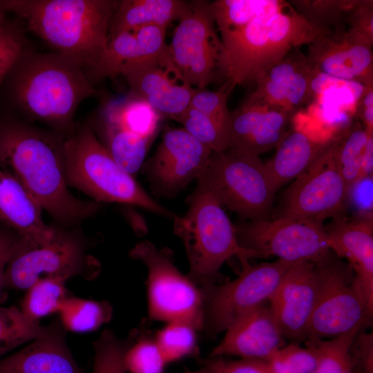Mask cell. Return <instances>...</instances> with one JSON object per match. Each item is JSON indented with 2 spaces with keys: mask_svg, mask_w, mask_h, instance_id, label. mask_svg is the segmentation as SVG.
I'll return each instance as SVG.
<instances>
[{
  "mask_svg": "<svg viewBox=\"0 0 373 373\" xmlns=\"http://www.w3.org/2000/svg\"><path fill=\"white\" fill-rule=\"evenodd\" d=\"M346 26L373 43V1L352 0L344 18Z\"/></svg>",
  "mask_w": 373,
  "mask_h": 373,
  "instance_id": "ee69618b",
  "label": "cell"
},
{
  "mask_svg": "<svg viewBox=\"0 0 373 373\" xmlns=\"http://www.w3.org/2000/svg\"><path fill=\"white\" fill-rule=\"evenodd\" d=\"M131 258L142 262L147 269L149 319L166 323H186L202 331L204 321L202 289L174 265L169 253L150 241L135 245Z\"/></svg>",
  "mask_w": 373,
  "mask_h": 373,
  "instance_id": "9c48e42d",
  "label": "cell"
},
{
  "mask_svg": "<svg viewBox=\"0 0 373 373\" xmlns=\"http://www.w3.org/2000/svg\"><path fill=\"white\" fill-rule=\"evenodd\" d=\"M21 242V238L0 233V292L4 288V277L10 260Z\"/></svg>",
  "mask_w": 373,
  "mask_h": 373,
  "instance_id": "681fc988",
  "label": "cell"
},
{
  "mask_svg": "<svg viewBox=\"0 0 373 373\" xmlns=\"http://www.w3.org/2000/svg\"><path fill=\"white\" fill-rule=\"evenodd\" d=\"M370 134L373 133L357 121L333 137L335 160L347 189L361 178L363 157Z\"/></svg>",
  "mask_w": 373,
  "mask_h": 373,
  "instance_id": "f1b7e54d",
  "label": "cell"
},
{
  "mask_svg": "<svg viewBox=\"0 0 373 373\" xmlns=\"http://www.w3.org/2000/svg\"><path fill=\"white\" fill-rule=\"evenodd\" d=\"M352 0H293L291 6L307 22L331 33L347 28L345 12Z\"/></svg>",
  "mask_w": 373,
  "mask_h": 373,
  "instance_id": "836d02e7",
  "label": "cell"
},
{
  "mask_svg": "<svg viewBox=\"0 0 373 373\" xmlns=\"http://www.w3.org/2000/svg\"><path fill=\"white\" fill-rule=\"evenodd\" d=\"M211 152L183 128L167 126L147 165L155 192L166 197L176 195L199 178Z\"/></svg>",
  "mask_w": 373,
  "mask_h": 373,
  "instance_id": "9a60e30c",
  "label": "cell"
},
{
  "mask_svg": "<svg viewBox=\"0 0 373 373\" xmlns=\"http://www.w3.org/2000/svg\"><path fill=\"white\" fill-rule=\"evenodd\" d=\"M233 88L229 82H226L216 91L195 88L189 107L229 126L231 111L227 107V99Z\"/></svg>",
  "mask_w": 373,
  "mask_h": 373,
  "instance_id": "7bdbcfd3",
  "label": "cell"
},
{
  "mask_svg": "<svg viewBox=\"0 0 373 373\" xmlns=\"http://www.w3.org/2000/svg\"><path fill=\"white\" fill-rule=\"evenodd\" d=\"M314 262L301 261L285 275L269 300L284 338L305 341L318 296Z\"/></svg>",
  "mask_w": 373,
  "mask_h": 373,
  "instance_id": "e0dca14e",
  "label": "cell"
},
{
  "mask_svg": "<svg viewBox=\"0 0 373 373\" xmlns=\"http://www.w3.org/2000/svg\"><path fill=\"white\" fill-rule=\"evenodd\" d=\"M347 186L336 164L333 137L315 161L286 189L277 217L323 223L341 216Z\"/></svg>",
  "mask_w": 373,
  "mask_h": 373,
  "instance_id": "4fadbf2b",
  "label": "cell"
},
{
  "mask_svg": "<svg viewBox=\"0 0 373 373\" xmlns=\"http://www.w3.org/2000/svg\"><path fill=\"white\" fill-rule=\"evenodd\" d=\"M124 363L128 373H164L167 363L149 332L133 334Z\"/></svg>",
  "mask_w": 373,
  "mask_h": 373,
  "instance_id": "74e56055",
  "label": "cell"
},
{
  "mask_svg": "<svg viewBox=\"0 0 373 373\" xmlns=\"http://www.w3.org/2000/svg\"><path fill=\"white\" fill-rule=\"evenodd\" d=\"M204 365L213 373H271L266 363L259 360L209 357L204 361Z\"/></svg>",
  "mask_w": 373,
  "mask_h": 373,
  "instance_id": "bcb514c9",
  "label": "cell"
},
{
  "mask_svg": "<svg viewBox=\"0 0 373 373\" xmlns=\"http://www.w3.org/2000/svg\"><path fill=\"white\" fill-rule=\"evenodd\" d=\"M299 262H247L234 280L201 287L204 295L202 331L209 337H215L243 315L269 302L285 275Z\"/></svg>",
  "mask_w": 373,
  "mask_h": 373,
  "instance_id": "30bf717a",
  "label": "cell"
},
{
  "mask_svg": "<svg viewBox=\"0 0 373 373\" xmlns=\"http://www.w3.org/2000/svg\"><path fill=\"white\" fill-rule=\"evenodd\" d=\"M42 209L25 187L0 166V223L30 246L51 242L57 231L43 220Z\"/></svg>",
  "mask_w": 373,
  "mask_h": 373,
  "instance_id": "7402d4cb",
  "label": "cell"
},
{
  "mask_svg": "<svg viewBox=\"0 0 373 373\" xmlns=\"http://www.w3.org/2000/svg\"><path fill=\"white\" fill-rule=\"evenodd\" d=\"M63 156L68 186L96 201L127 204L164 217H177L116 163L90 126L73 129L64 137Z\"/></svg>",
  "mask_w": 373,
  "mask_h": 373,
  "instance_id": "5b68a950",
  "label": "cell"
},
{
  "mask_svg": "<svg viewBox=\"0 0 373 373\" xmlns=\"http://www.w3.org/2000/svg\"><path fill=\"white\" fill-rule=\"evenodd\" d=\"M103 144L116 163L133 175L141 168L153 141L101 119Z\"/></svg>",
  "mask_w": 373,
  "mask_h": 373,
  "instance_id": "83f0119b",
  "label": "cell"
},
{
  "mask_svg": "<svg viewBox=\"0 0 373 373\" xmlns=\"http://www.w3.org/2000/svg\"><path fill=\"white\" fill-rule=\"evenodd\" d=\"M0 373H83L64 336L52 326L45 336L0 358Z\"/></svg>",
  "mask_w": 373,
  "mask_h": 373,
  "instance_id": "603a6c76",
  "label": "cell"
},
{
  "mask_svg": "<svg viewBox=\"0 0 373 373\" xmlns=\"http://www.w3.org/2000/svg\"><path fill=\"white\" fill-rule=\"evenodd\" d=\"M65 329L76 333L94 332L109 322L113 307L108 301L68 296L58 312Z\"/></svg>",
  "mask_w": 373,
  "mask_h": 373,
  "instance_id": "f546056e",
  "label": "cell"
},
{
  "mask_svg": "<svg viewBox=\"0 0 373 373\" xmlns=\"http://www.w3.org/2000/svg\"><path fill=\"white\" fill-rule=\"evenodd\" d=\"M184 373H213L209 367L204 366L200 370H191L189 369H185Z\"/></svg>",
  "mask_w": 373,
  "mask_h": 373,
  "instance_id": "816d5d0a",
  "label": "cell"
},
{
  "mask_svg": "<svg viewBox=\"0 0 373 373\" xmlns=\"http://www.w3.org/2000/svg\"><path fill=\"white\" fill-rule=\"evenodd\" d=\"M175 121L211 151L222 152L227 149L228 125L189 106Z\"/></svg>",
  "mask_w": 373,
  "mask_h": 373,
  "instance_id": "e575fe53",
  "label": "cell"
},
{
  "mask_svg": "<svg viewBox=\"0 0 373 373\" xmlns=\"http://www.w3.org/2000/svg\"><path fill=\"white\" fill-rule=\"evenodd\" d=\"M131 341V337L122 340L111 329H104L93 343L92 373H126L124 356Z\"/></svg>",
  "mask_w": 373,
  "mask_h": 373,
  "instance_id": "ab89813d",
  "label": "cell"
},
{
  "mask_svg": "<svg viewBox=\"0 0 373 373\" xmlns=\"http://www.w3.org/2000/svg\"><path fill=\"white\" fill-rule=\"evenodd\" d=\"M197 180L222 207L244 219L269 218L276 193L259 156L211 152Z\"/></svg>",
  "mask_w": 373,
  "mask_h": 373,
  "instance_id": "ba28073f",
  "label": "cell"
},
{
  "mask_svg": "<svg viewBox=\"0 0 373 373\" xmlns=\"http://www.w3.org/2000/svg\"><path fill=\"white\" fill-rule=\"evenodd\" d=\"M27 49L19 27L0 18V86Z\"/></svg>",
  "mask_w": 373,
  "mask_h": 373,
  "instance_id": "b9f144b4",
  "label": "cell"
},
{
  "mask_svg": "<svg viewBox=\"0 0 373 373\" xmlns=\"http://www.w3.org/2000/svg\"><path fill=\"white\" fill-rule=\"evenodd\" d=\"M373 172V134L368 137L361 166V178L372 175Z\"/></svg>",
  "mask_w": 373,
  "mask_h": 373,
  "instance_id": "f907efd6",
  "label": "cell"
},
{
  "mask_svg": "<svg viewBox=\"0 0 373 373\" xmlns=\"http://www.w3.org/2000/svg\"><path fill=\"white\" fill-rule=\"evenodd\" d=\"M7 12L25 21L30 32L84 70L97 64L109 41L117 1L4 0Z\"/></svg>",
  "mask_w": 373,
  "mask_h": 373,
  "instance_id": "7a4b0ae2",
  "label": "cell"
},
{
  "mask_svg": "<svg viewBox=\"0 0 373 373\" xmlns=\"http://www.w3.org/2000/svg\"><path fill=\"white\" fill-rule=\"evenodd\" d=\"M7 11L5 8L4 0H0V18L6 17Z\"/></svg>",
  "mask_w": 373,
  "mask_h": 373,
  "instance_id": "f5cc1de1",
  "label": "cell"
},
{
  "mask_svg": "<svg viewBox=\"0 0 373 373\" xmlns=\"http://www.w3.org/2000/svg\"><path fill=\"white\" fill-rule=\"evenodd\" d=\"M305 346L297 343L286 344L265 362L271 373H314L319 350L313 341Z\"/></svg>",
  "mask_w": 373,
  "mask_h": 373,
  "instance_id": "f35d334b",
  "label": "cell"
},
{
  "mask_svg": "<svg viewBox=\"0 0 373 373\" xmlns=\"http://www.w3.org/2000/svg\"><path fill=\"white\" fill-rule=\"evenodd\" d=\"M222 49L211 3L190 1L169 45L170 57L182 80L193 88L205 89L220 76Z\"/></svg>",
  "mask_w": 373,
  "mask_h": 373,
  "instance_id": "8fae6325",
  "label": "cell"
},
{
  "mask_svg": "<svg viewBox=\"0 0 373 373\" xmlns=\"http://www.w3.org/2000/svg\"><path fill=\"white\" fill-rule=\"evenodd\" d=\"M162 118L144 99L130 94L124 100L107 106L101 119L153 141Z\"/></svg>",
  "mask_w": 373,
  "mask_h": 373,
  "instance_id": "4316f807",
  "label": "cell"
},
{
  "mask_svg": "<svg viewBox=\"0 0 373 373\" xmlns=\"http://www.w3.org/2000/svg\"><path fill=\"white\" fill-rule=\"evenodd\" d=\"M137 57V41L133 32H123L109 39L107 48L93 68L84 70L93 84L106 77L120 75L122 69Z\"/></svg>",
  "mask_w": 373,
  "mask_h": 373,
  "instance_id": "d6a6232c",
  "label": "cell"
},
{
  "mask_svg": "<svg viewBox=\"0 0 373 373\" xmlns=\"http://www.w3.org/2000/svg\"><path fill=\"white\" fill-rule=\"evenodd\" d=\"M356 102L358 122L368 132L373 133V85L366 86Z\"/></svg>",
  "mask_w": 373,
  "mask_h": 373,
  "instance_id": "c3c4849f",
  "label": "cell"
},
{
  "mask_svg": "<svg viewBox=\"0 0 373 373\" xmlns=\"http://www.w3.org/2000/svg\"><path fill=\"white\" fill-rule=\"evenodd\" d=\"M8 79L11 98L19 111L58 129H69L80 104L96 93L81 66L52 51L27 49Z\"/></svg>",
  "mask_w": 373,
  "mask_h": 373,
  "instance_id": "3957f363",
  "label": "cell"
},
{
  "mask_svg": "<svg viewBox=\"0 0 373 373\" xmlns=\"http://www.w3.org/2000/svg\"><path fill=\"white\" fill-rule=\"evenodd\" d=\"M366 329L358 331L350 345L356 373H373V333Z\"/></svg>",
  "mask_w": 373,
  "mask_h": 373,
  "instance_id": "f6af8a7d",
  "label": "cell"
},
{
  "mask_svg": "<svg viewBox=\"0 0 373 373\" xmlns=\"http://www.w3.org/2000/svg\"><path fill=\"white\" fill-rule=\"evenodd\" d=\"M314 264L318 296L306 341L331 339L357 326H369L373 309L352 267L332 251Z\"/></svg>",
  "mask_w": 373,
  "mask_h": 373,
  "instance_id": "52a82bcc",
  "label": "cell"
},
{
  "mask_svg": "<svg viewBox=\"0 0 373 373\" xmlns=\"http://www.w3.org/2000/svg\"><path fill=\"white\" fill-rule=\"evenodd\" d=\"M86 254L75 237L57 231L48 244L30 246L22 240L7 266L3 287L26 290L46 277L66 280L85 274Z\"/></svg>",
  "mask_w": 373,
  "mask_h": 373,
  "instance_id": "5bb4252c",
  "label": "cell"
},
{
  "mask_svg": "<svg viewBox=\"0 0 373 373\" xmlns=\"http://www.w3.org/2000/svg\"><path fill=\"white\" fill-rule=\"evenodd\" d=\"M52 328L29 320L15 306L0 307V358L17 347L45 336Z\"/></svg>",
  "mask_w": 373,
  "mask_h": 373,
  "instance_id": "1f68e13d",
  "label": "cell"
},
{
  "mask_svg": "<svg viewBox=\"0 0 373 373\" xmlns=\"http://www.w3.org/2000/svg\"><path fill=\"white\" fill-rule=\"evenodd\" d=\"M173 230L184 246L189 262V277L199 287L216 284L222 265L236 256L241 265L260 258L238 242L235 226L214 195L198 184L186 213L173 219Z\"/></svg>",
  "mask_w": 373,
  "mask_h": 373,
  "instance_id": "8992f818",
  "label": "cell"
},
{
  "mask_svg": "<svg viewBox=\"0 0 373 373\" xmlns=\"http://www.w3.org/2000/svg\"><path fill=\"white\" fill-rule=\"evenodd\" d=\"M189 2L182 0H122L117 1L113 14L109 39L123 32L156 25L166 28L180 21Z\"/></svg>",
  "mask_w": 373,
  "mask_h": 373,
  "instance_id": "d4e9b609",
  "label": "cell"
},
{
  "mask_svg": "<svg viewBox=\"0 0 373 373\" xmlns=\"http://www.w3.org/2000/svg\"><path fill=\"white\" fill-rule=\"evenodd\" d=\"M309 66L328 76L373 85V43L346 28L324 34L308 45Z\"/></svg>",
  "mask_w": 373,
  "mask_h": 373,
  "instance_id": "2e32d148",
  "label": "cell"
},
{
  "mask_svg": "<svg viewBox=\"0 0 373 373\" xmlns=\"http://www.w3.org/2000/svg\"><path fill=\"white\" fill-rule=\"evenodd\" d=\"M122 75L130 94L144 99L162 117L175 119L189 106L195 88L186 84L173 63L138 62Z\"/></svg>",
  "mask_w": 373,
  "mask_h": 373,
  "instance_id": "ac0fdd59",
  "label": "cell"
},
{
  "mask_svg": "<svg viewBox=\"0 0 373 373\" xmlns=\"http://www.w3.org/2000/svg\"><path fill=\"white\" fill-rule=\"evenodd\" d=\"M327 34L307 22L291 6L263 14L222 39L220 76L235 87L255 83L291 50Z\"/></svg>",
  "mask_w": 373,
  "mask_h": 373,
  "instance_id": "277c9868",
  "label": "cell"
},
{
  "mask_svg": "<svg viewBox=\"0 0 373 373\" xmlns=\"http://www.w3.org/2000/svg\"><path fill=\"white\" fill-rule=\"evenodd\" d=\"M166 29V28L162 26L149 25L132 32L137 41V57L131 64L149 61L172 62L169 45L165 40Z\"/></svg>",
  "mask_w": 373,
  "mask_h": 373,
  "instance_id": "60d3db41",
  "label": "cell"
},
{
  "mask_svg": "<svg viewBox=\"0 0 373 373\" xmlns=\"http://www.w3.org/2000/svg\"><path fill=\"white\" fill-rule=\"evenodd\" d=\"M328 142L329 140L324 142L314 141L300 130L287 131L276 147L273 156L265 162L267 175L274 193L301 175Z\"/></svg>",
  "mask_w": 373,
  "mask_h": 373,
  "instance_id": "cb8c5ba5",
  "label": "cell"
},
{
  "mask_svg": "<svg viewBox=\"0 0 373 373\" xmlns=\"http://www.w3.org/2000/svg\"><path fill=\"white\" fill-rule=\"evenodd\" d=\"M372 175L363 177L352 184L347 191L349 199L354 207L363 214V218L372 220L373 178Z\"/></svg>",
  "mask_w": 373,
  "mask_h": 373,
  "instance_id": "7dc6e473",
  "label": "cell"
},
{
  "mask_svg": "<svg viewBox=\"0 0 373 373\" xmlns=\"http://www.w3.org/2000/svg\"><path fill=\"white\" fill-rule=\"evenodd\" d=\"M363 327L367 326H357L331 339L308 340L313 341L319 350L314 373H356L350 345L356 334Z\"/></svg>",
  "mask_w": 373,
  "mask_h": 373,
  "instance_id": "d590c367",
  "label": "cell"
},
{
  "mask_svg": "<svg viewBox=\"0 0 373 373\" xmlns=\"http://www.w3.org/2000/svg\"><path fill=\"white\" fill-rule=\"evenodd\" d=\"M294 114L244 103L231 111L228 147L233 155L259 156L276 149Z\"/></svg>",
  "mask_w": 373,
  "mask_h": 373,
  "instance_id": "ffe728a7",
  "label": "cell"
},
{
  "mask_svg": "<svg viewBox=\"0 0 373 373\" xmlns=\"http://www.w3.org/2000/svg\"><path fill=\"white\" fill-rule=\"evenodd\" d=\"M63 139L22 124L6 126L0 130V166L25 187L42 210L61 222L73 223L91 216L98 207L70 191Z\"/></svg>",
  "mask_w": 373,
  "mask_h": 373,
  "instance_id": "6da1fadb",
  "label": "cell"
},
{
  "mask_svg": "<svg viewBox=\"0 0 373 373\" xmlns=\"http://www.w3.org/2000/svg\"><path fill=\"white\" fill-rule=\"evenodd\" d=\"M66 279L46 277L32 284L23 298L21 310L30 321L38 322L45 316L58 313L68 297Z\"/></svg>",
  "mask_w": 373,
  "mask_h": 373,
  "instance_id": "4dcf8cb0",
  "label": "cell"
},
{
  "mask_svg": "<svg viewBox=\"0 0 373 373\" xmlns=\"http://www.w3.org/2000/svg\"><path fill=\"white\" fill-rule=\"evenodd\" d=\"M325 226L330 250L353 269L366 300L373 309L372 220H348L342 216Z\"/></svg>",
  "mask_w": 373,
  "mask_h": 373,
  "instance_id": "44dd1931",
  "label": "cell"
},
{
  "mask_svg": "<svg viewBox=\"0 0 373 373\" xmlns=\"http://www.w3.org/2000/svg\"><path fill=\"white\" fill-rule=\"evenodd\" d=\"M290 6L281 0H217L211 3L220 39L240 31L258 17Z\"/></svg>",
  "mask_w": 373,
  "mask_h": 373,
  "instance_id": "484cf974",
  "label": "cell"
},
{
  "mask_svg": "<svg viewBox=\"0 0 373 373\" xmlns=\"http://www.w3.org/2000/svg\"><path fill=\"white\" fill-rule=\"evenodd\" d=\"M239 244L260 258L317 262L330 251L323 222L293 218L249 220L235 226Z\"/></svg>",
  "mask_w": 373,
  "mask_h": 373,
  "instance_id": "7c38bea8",
  "label": "cell"
},
{
  "mask_svg": "<svg viewBox=\"0 0 373 373\" xmlns=\"http://www.w3.org/2000/svg\"><path fill=\"white\" fill-rule=\"evenodd\" d=\"M197 331L186 323L173 321L155 333V342L167 364L198 354Z\"/></svg>",
  "mask_w": 373,
  "mask_h": 373,
  "instance_id": "8d00e7d4",
  "label": "cell"
},
{
  "mask_svg": "<svg viewBox=\"0 0 373 373\" xmlns=\"http://www.w3.org/2000/svg\"><path fill=\"white\" fill-rule=\"evenodd\" d=\"M225 332L224 338L211 352L210 358L233 356L265 361L287 344L266 303L241 316Z\"/></svg>",
  "mask_w": 373,
  "mask_h": 373,
  "instance_id": "d6986e66",
  "label": "cell"
}]
</instances>
